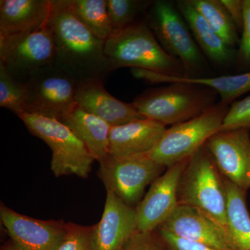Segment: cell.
<instances>
[{
  "label": "cell",
  "instance_id": "17",
  "mask_svg": "<svg viewBox=\"0 0 250 250\" xmlns=\"http://www.w3.org/2000/svg\"><path fill=\"white\" fill-rule=\"evenodd\" d=\"M53 0H1L0 36L18 35L48 24Z\"/></svg>",
  "mask_w": 250,
  "mask_h": 250
},
{
  "label": "cell",
  "instance_id": "14",
  "mask_svg": "<svg viewBox=\"0 0 250 250\" xmlns=\"http://www.w3.org/2000/svg\"><path fill=\"white\" fill-rule=\"evenodd\" d=\"M136 231L135 208L106 191L102 218L93 225V250H123Z\"/></svg>",
  "mask_w": 250,
  "mask_h": 250
},
{
  "label": "cell",
  "instance_id": "27",
  "mask_svg": "<svg viewBox=\"0 0 250 250\" xmlns=\"http://www.w3.org/2000/svg\"><path fill=\"white\" fill-rule=\"evenodd\" d=\"M93 225L83 226L68 222L66 233L56 250H93Z\"/></svg>",
  "mask_w": 250,
  "mask_h": 250
},
{
  "label": "cell",
  "instance_id": "1",
  "mask_svg": "<svg viewBox=\"0 0 250 250\" xmlns=\"http://www.w3.org/2000/svg\"><path fill=\"white\" fill-rule=\"evenodd\" d=\"M51 24L57 46L55 65L77 83L104 80L111 71L100 40L79 19L72 0H53Z\"/></svg>",
  "mask_w": 250,
  "mask_h": 250
},
{
  "label": "cell",
  "instance_id": "21",
  "mask_svg": "<svg viewBox=\"0 0 250 250\" xmlns=\"http://www.w3.org/2000/svg\"><path fill=\"white\" fill-rule=\"evenodd\" d=\"M176 5L204 53L210 61L218 65L228 63L233 58L232 48L229 47L212 29L205 18L190 4L189 0L177 1Z\"/></svg>",
  "mask_w": 250,
  "mask_h": 250
},
{
  "label": "cell",
  "instance_id": "24",
  "mask_svg": "<svg viewBox=\"0 0 250 250\" xmlns=\"http://www.w3.org/2000/svg\"><path fill=\"white\" fill-rule=\"evenodd\" d=\"M72 9L79 19L100 40H108L111 25L107 0H72Z\"/></svg>",
  "mask_w": 250,
  "mask_h": 250
},
{
  "label": "cell",
  "instance_id": "2",
  "mask_svg": "<svg viewBox=\"0 0 250 250\" xmlns=\"http://www.w3.org/2000/svg\"><path fill=\"white\" fill-rule=\"evenodd\" d=\"M104 54L111 71L131 67L167 76H188L182 62L163 49L146 21L111 34L105 42Z\"/></svg>",
  "mask_w": 250,
  "mask_h": 250
},
{
  "label": "cell",
  "instance_id": "15",
  "mask_svg": "<svg viewBox=\"0 0 250 250\" xmlns=\"http://www.w3.org/2000/svg\"><path fill=\"white\" fill-rule=\"evenodd\" d=\"M158 228L215 249L234 250L226 229L205 212L190 206L179 205L170 218Z\"/></svg>",
  "mask_w": 250,
  "mask_h": 250
},
{
  "label": "cell",
  "instance_id": "20",
  "mask_svg": "<svg viewBox=\"0 0 250 250\" xmlns=\"http://www.w3.org/2000/svg\"><path fill=\"white\" fill-rule=\"evenodd\" d=\"M61 122L83 142L95 161L101 164L109 156L111 126L106 122L83 111L78 105Z\"/></svg>",
  "mask_w": 250,
  "mask_h": 250
},
{
  "label": "cell",
  "instance_id": "28",
  "mask_svg": "<svg viewBox=\"0 0 250 250\" xmlns=\"http://www.w3.org/2000/svg\"><path fill=\"white\" fill-rule=\"evenodd\" d=\"M240 129H250V95L232 104L220 131Z\"/></svg>",
  "mask_w": 250,
  "mask_h": 250
},
{
  "label": "cell",
  "instance_id": "19",
  "mask_svg": "<svg viewBox=\"0 0 250 250\" xmlns=\"http://www.w3.org/2000/svg\"><path fill=\"white\" fill-rule=\"evenodd\" d=\"M136 78L152 83H184L202 85L215 90L220 95V103L229 105L243 94L250 91V71L241 75L218 77H172L139 68H131Z\"/></svg>",
  "mask_w": 250,
  "mask_h": 250
},
{
  "label": "cell",
  "instance_id": "32",
  "mask_svg": "<svg viewBox=\"0 0 250 250\" xmlns=\"http://www.w3.org/2000/svg\"><path fill=\"white\" fill-rule=\"evenodd\" d=\"M237 29H242L243 23V0H220Z\"/></svg>",
  "mask_w": 250,
  "mask_h": 250
},
{
  "label": "cell",
  "instance_id": "4",
  "mask_svg": "<svg viewBox=\"0 0 250 250\" xmlns=\"http://www.w3.org/2000/svg\"><path fill=\"white\" fill-rule=\"evenodd\" d=\"M217 94L202 85L172 83L143 92L132 104L147 119L173 126L196 118L214 106Z\"/></svg>",
  "mask_w": 250,
  "mask_h": 250
},
{
  "label": "cell",
  "instance_id": "10",
  "mask_svg": "<svg viewBox=\"0 0 250 250\" xmlns=\"http://www.w3.org/2000/svg\"><path fill=\"white\" fill-rule=\"evenodd\" d=\"M56 60L57 46L50 21L32 32L0 36V62L19 80L26 81L32 72L54 65Z\"/></svg>",
  "mask_w": 250,
  "mask_h": 250
},
{
  "label": "cell",
  "instance_id": "30",
  "mask_svg": "<svg viewBox=\"0 0 250 250\" xmlns=\"http://www.w3.org/2000/svg\"><path fill=\"white\" fill-rule=\"evenodd\" d=\"M123 250H168L154 232L137 231Z\"/></svg>",
  "mask_w": 250,
  "mask_h": 250
},
{
  "label": "cell",
  "instance_id": "26",
  "mask_svg": "<svg viewBox=\"0 0 250 250\" xmlns=\"http://www.w3.org/2000/svg\"><path fill=\"white\" fill-rule=\"evenodd\" d=\"M152 3V1L143 0H107L111 34L136 22L137 16L147 11Z\"/></svg>",
  "mask_w": 250,
  "mask_h": 250
},
{
  "label": "cell",
  "instance_id": "8",
  "mask_svg": "<svg viewBox=\"0 0 250 250\" xmlns=\"http://www.w3.org/2000/svg\"><path fill=\"white\" fill-rule=\"evenodd\" d=\"M26 84L24 113L62 121L77 105L79 83L55 64L32 72Z\"/></svg>",
  "mask_w": 250,
  "mask_h": 250
},
{
  "label": "cell",
  "instance_id": "25",
  "mask_svg": "<svg viewBox=\"0 0 250 250\" xmlns=\"http://www.w3.org/2000/svg\"><path fill=\"white\" fill-rule=\"evenodd\" d=\"M27 88L26 81L16 78L11 75L0 62V106L15 114L23 113L25 110Z\"/></svg>",
  "mask_w": 250,
  "mask_h": 250
},
{
  "label": "cell",
  "instance_id": "22",
  "mask_svg": "<svg viewBox=\"0 0 250 250\" xmlns=\"http://www.w3.org/2000/svg\"><path fill=\"white\" fill-rule=\"evenodd\" d=\"M228 197L227 229L234 250H250V214L246 191L225 179Z\"/></svg>",
  "mask_w": 250,
  "mask_h": 250
},
{
  "label": "cell",
  "instance_id": "5",
  "mask_svg": "<svg viewBox=\"0 0 250 250\" xmlns=\"http://www.w3.org/2000/svg\"><path fill=\"white\" fill-rule=\"evenodd\" d=\"M18 116L31 134L50 148L51 170L56 177L75 174L80 178H88L95 159L66 125L57 120L24 112Z\"/></svg>",
  "mask_w": 250,
  "mask_h": 250
},
{
  "label": "cell",
  "instance_id": "11",
  "mask_svg": "<svg viewBox=\"0 0 250 250\" xmlns=\"http://www.w3.org/2000/svg\"><path fill=\"white\" fill-rule=\"evenodd\" d=\"M188 160L167 167L165 173L151 184L146 196L135 208L137 231L154 232L178 207L179 180Z\"/></svg>",
  "mask_w": 250,
  "mask_h": 250
},
{
  "label": "cell",
  "instance_id": "7",
  "mask_svg": "<svg viewBox=\"0 0 250 250\" xmlns=\"http://www.w3.org/2000/svg\"><path fill=\"white\" fill-rule=\"evenodd\" d=\"M146 21L163 49L182 62L187 74L203 70L205 60L201 50L185 20L172 3L165 0L152 1Z\"/></svg>",
  "mask_w": 250,
  "mask_h": 250
},
{
  "label": "cell",
  "instance_id": "13",
  "mask_svg": "<svg viewBox=\"0 0 250 250\" xmlns=\"http://www.w3.org/2000/svg\"><path fill=\"white\" fill-rule=\"evenodd\" d=\"M0 220L10 238L27 250H56L65 233L64 220H42L21 214L0 205Z\"/></svg>",
  "mask_w": 250,
  "mask_h": 250
},
{
  "label": "cell",
  "instance_id": "23",
  "mask_svg": "<svg viewBox=\"0 0 250 250\" xmlns=\"http://www.w3.org/2000/svg\"><path fill=\"white\" fill-rule=\"evenodd\" d=\"M229 47L239 43L236 26L220 0H189Z\"/></svg>",
  "mask_w": 250,
  "mask_h": 250
},
{
  "label": "cell",
  "instance_id": "33",
  "mask_svg": "<svg viewBox=\"0 0 250 250\" xmlns=\"http://www.w3.org/2000/svg\"><path fill=\"white\" fill-rule=\"evenodd\" d=\"M1 250H27L25 248H23L21 245L18 244L17 242L14 241V240L10 238L9 241H6V243L1 247Z\"/></svg>",
  "mask_w": 250,
  "mask_h": 250
},
{
  "label": "cell",
  "instance_id": "29",
  "mask_svg": "<svg viewBox=\"0 0 250 250\" xmlns=\"http://www.w3.org/2000/svg\"><path fill=\"white\" fill-rule=\"evenodd\" d=\"M154 231L168 250H219L203 243L180 238L161 228Z\"/></svg>",
  "mask_w": 250,
  "mask_h": 250
},
{
  "label": "cell",
  "instance_id": "31",
  "mask_svg": "<svg viewBox=\"0 0 250 250\" xmlns=\"http://www.w3.org/2000/svg\"><path fill=\"white\" fill-rule=\"evenodd\" d=\"M243 34L238 55L242 62L250 65V0H243Z\"/></svg>",
  "mask_w": 250,
  "mask_h": 250
},
{
  "label": "cell",
  "instance_id": "3",
  "mask_svg": "<svg viewBox=\"0 0 250 250\" xmlns=\"http://www.w3.org/2000/svg\"><path fill=\"white\" fill-rule=\"evenodd\" d=\"M179 205L205 212L227 229V197L225 178L206 146L188 160L177 190Z\"/></svg>",
  "mask_w": 250,
  "mask_h": 250
},
{
  "label": "cell",
  "instance_id": "12",
  "mask_svg": "<svg viewBox=\"0 0 250 250\" xmlns=\"http://www.w3.org/2000/svg\"><path fill=\"white\" fill-rule=\"evenodd\" d=\"M205 146L224 178L248 191L250 189L249 129L219 131Z\"/></svg>",
  "mask_w": 250,
  "mask_h": 250
},
{
  "label": "cell",
  "instance_id": "18",
  "mask_svg": "<svg viewBox=\"0 0 250 250\" xmlns=\"http://www.w3.org/2000/svg\"><path fill=\"white\" fill-rule=\"evenodd\" d=\"M166 130L164 125L147 118L112 126L109 155L129 156L149 153L155 147Z\"/></svg>",
  "mask_w": 250,
  "mask_h": 250
},
{
  "label": "cell",
  "instance_id": "6",
  "mask_svg": "<svg viewBox=\"0 0 250 250\" xmlns=\"http://www.w3.org/2000/svg\"><path fill=\"white\" fill-rule=\"evenodd\" d=\"M228 105L215 104L205 113L166 129L149 152L159 165L167 167L187 161L221 129Z\"/></svg>",
  "mask_w": 250,
  "mask_h": 250
},
{
  "label": "cell",
  "instance_id": "16",
  "mask_svg": "<svg viewBox=\"0 0 250 250\" xmlns=\"http://www.w3.org/2000/svg\"><path fill=\"white\" fill-rule=\"evenodd\" d=\"M75 100L83 111L101 118L111 127L146 118L136 109L132 103H123L112 96L105 89L103 80L80 83Z\"/></svg>",
  "mask_w": 250,
  "mask_h": 250
},
{
  "label": "cell",
  "instance_id": "9",
  "mask_svg": "<svg viewBox=\"0 0 250 250\" xmlns=\"http://www.w3.org/2000/svg\"><path fill=\"white\" fill-rule=\"evenodd\" d=\"M100 164L98 175L106 191L113 192L131 207L140 201L147 185L160 177L166 168L157 164L149 153L109 155Z\"/></svg>",
  "mask_w": 250,
  "mask_h": 250
}]
</instances>
